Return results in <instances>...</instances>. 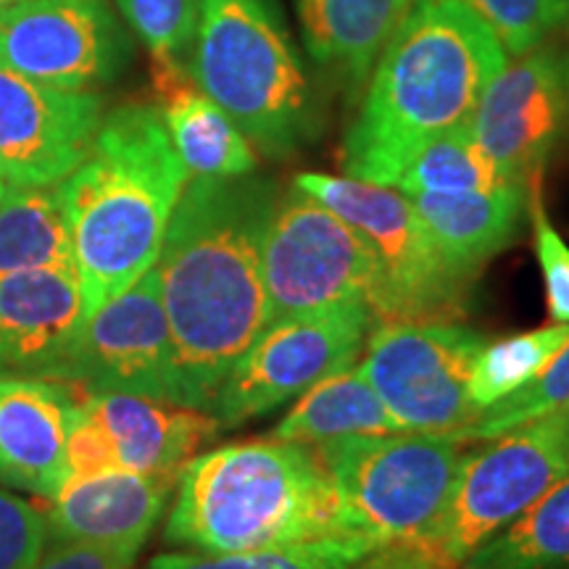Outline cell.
I'll list each match as a JSON object with an SVG mask.
<instances>
[{"mask_svg": "<svg viewBox=\"0 0 569 569\" xmlns=\"http://www.w3.org/2000/svg\"><path fill=\"white\" fill-rule=\"evenodd\" d=\"M293 184L336 211L372 246L380 267V290L372 303L377 325L457 322L467 315L472 282L443 259L409 196L346 174L303 172Z\"/></svg>", "mask_w": 569, "mask_h": 569, "instance_id": "cell-7", "label": "cell"}, {"mask_svg": "<svg viewBox=\"0 0 569 569\" xmlns=\"http://www.w3.org/2000/svg\"><path fill=\"white\" fill-rule=\"evenodd\" d=\"M188 180L156 106L127 103L101 119L88 156L56 184L88 317L151 272Z\"/></svg>", "mask_w": 569, "mask_h": 569, "instance_id": "cell-3", "label": "cell"}, {"mask_svg": "<svg viewBox=\"0 0 569 569\" xmlns=\"http://www.w3.org/2000/svg\"><path fill=\"white\" fill-rule=\"evenodd\" d=\"M24 269H77L56 184L0 190V277Z\"/></svg>", "mask_w": 569, "mask_h": 569, "instance_id": "cell-25", "label": "cell"}, {"mask_svg": "<svg viewBox=\"0 0 569 569\" xmlns=\"http://www.w3.org/2000/svg\"><path fill=\"white\" fill-rule=\"evenodd\" d=\"M457 569H569V475Z\"/></svg>", "mask_w": 569, "mask_h": 569, "instance_id": "cell-26", "label": "cell"}, {"mask_svg": "<svg viewBox=\"0 0 569 569\" xmlns=\"http://www.w3.org/2000/svg\"><path fill=\"white\" fill-rule=\"evenodd\" d=\"M509 56L461 0H415L361 92L340 163L393 188L427 142L469 122Z\"/></svg>", "mask_w": 569, "mask_h": 569, "instance_id": "cell-2", "label": "cell"}, {"mask_svg": "<svg viewBox=\"0 0 569 569\" xmlns=\"http://www.w3.org/2000/svg\"><path fill=\"white\" fill-rule=\"evenodd\" d=\"M346 536L425 543L451 501L469 448L459 432L343 436L317 443Z\"/></svg>", "mask_w": 569, "mask_h": 569, "instance_id": "cell-6", "label": "cell"}, {"mask_svg": "<svg viewBox=\"0 0 569 569\" xmlns=\"http://www.w3.org/2000/svg\"><path fill=\"white\" fill-rule=\"evenodd\" d=\"M161 117L180 161L193 177H243L256 169L253 146L193 82L180 61L153 59Z\"/></svg>", "mask_w": 569, "mask_h": 569, "instance_id": "cell-22", "label": "cell"}, {"mask_svg": "<svg viewBox=\"0 0 569 569\" xmlns=\"http://www.w3.org/2000/svg\"><path fill=\"white\" fill-rule=\"evenodd\" d=\"M101 119L98 92L48 88L0 67V184L48 188L67 180Z\"/></svg>", "mask_w": 569, "mask_h": 569, "instance_id": "cell-15", "label": "cell"}, {"mask_svg": "<svg viewBox=\"0 0 569 569\" xmlns=\"http://www.w3.org/2000/svg\"><path fill=\"white\" fill-rule=\"evenodd\" d=\"M346 536L330 475L309 443L253 438L180 469L163 540L203 553L280 549Z\"/></svg>", "mask_w": 569, "mask_h": 569, "instance_id": "cell-4", "label": "cell"}, {"mask_svg": "<svg viewBox=\"0 0 569 569\" xmlns=\"http://www.w3.org/2000/svg\"><path fill=\"white\" fill-rule=\"evenodd\" d=\"M530 211L536 224V251L543 272L546 303L553 322H569V246L549 222L540 198V174L530 180Z\"/></svg>", "mask_w": 569, "mask_h": 569, "instance_id": "cell-33", "label": "cell"}, {"mask_svg": "<svg viewBox=\"0 0 569 569\" xmlns=\"http://www.w3.org/2000/svg\"><path fill=\"white\" fill-rule=\"evenodd\" d=\"M19 3H27V0H0V11L13 9V6H19Z\"/></svg>", "mask_w": 569, "mask_h": 569, "instance_id": "cell-36", "label": "cell"}, {"mask_svg": "<svg viewBox=\"0 0 569 569\" xmlns=\"http://www.w3.org/2000/svg\"><path fill=\"white\" fill-rule=\"evenodd\" d=\"M132 48L106 0H27L0 11V67L48 88L92 92Z\"/></svg>", "mask_w": 569, "mask_h": 569, "instance_id": "cell-13", "label": "cell"}, {"mask_svg": "<svg viewBox=\"0 0 569 569\" xmlns=\"http://www.w3.org/2000/svg\"><path fill=\"white\" fill-rule=\"evenodd\" d=\"M140 551L106 549V546H53L51 553L30 569H132Z\"/></svg>", "mask_w": 569, "mask_h": 569, "instance_id": "cell-35", "label": "cell"}, {"mask_svg": "<svg viewBox=\"0 0 569 569\" xmlns=\"http://www.w3.org/2000/svg\"><path fill=\"white\" fill-rule=\"evenodd\" d=\"M469 127L509 180L530 182L569 130V63L553 48L503 63L482 92Z\"/></svg>", "mask_w": 569, "mask_h": 569, "instance_id": "cell-14", "label": "cell"}, {"mask_svg": "<svg viewBox=\"0 0 569 569\" xmlns=\"http://www.w3.org/2000/svg\"><path fill=\"white\" fill-rule=\"evenodd\" d=\"M180 472H113L71 478L51 498L48 543L140 551L163 515Z\"/></svg>", "mask_w": 569, "mask_h": 569, "instance_id": "cell-17", "label": "cell"}, {"mask_svg": "<svg viewBox=\"0 0 569 569\" xmlns=\"http://www.w3.org/2000/svg\"><path fill=\"white\" fill-rule=\"evenodd\" d=\"M509 182L515 180H509L496 167V161L482 151L478 138L472 134V127L465 122L427 142L403 169L393 188L401 190L403 196H457L490 193V190L503 188Z\"/></svg>", "mask_w": 569, "mask_h": 569, "instance_id": "cell-27", "label": "cell"}, {"mask_svg": "<svg viewBox=\"0 0 569 569\" xmlns=\"http://www.w3.org/2000/svg\"><path fill=\"white\" fill-rule=\"evenodd\" d=\"M565 409H569V343L530 382L496 401L493 407L482 409L480 417L459 436L467 443H478Z\"/></svg>", "mask_w": 569, "mask_h": 569, "instance_id": "cell-29", "label": "cell"}, {"mask_svg": "<svg viewBox=\"0 0 569 569\" xmlns=\"http://www.w3.org/2000/svg\"><path fill=\"white\" fill-rule=\"evenodd\" d=\"M567 24H569V19H567ZM567 63H569V59H567Z\"/></svg>", "mask_w": 569, "mask_h": 569, "instance_id": "cell-37", "label": "cell"}, {"mask_svg": "<svg viewBox=\"0 0 569 569\" xmlns=\"http://www.w3.org/2000/svg\"><path fill=\"white\" fill-rule=\"evenodd\" d=\"M127 24L151 48L153 59L180 61L198 30L201 0H117Z\"/></svg>", "mask_w": 569, "mask_h": 569, "instance_id": "cell-31", "label": "cell"}, {"mask_svg": "<svg viewBox=\"0 0 569 569\" xmlns=\"http://www.w3.org/2000/svg\"><path fill=\"white\" fill-rule=\"evenodd\" d=\"M48 546L46 517L34 503L0 490V569H30Z\"/></svg>", "mask_w": 569, "mask_h": 569, "instance_id": "cell-32", "label": "cell"}, {"mask_svg": "<svg viewBox=\"0 0 569 569\" xmlns=\"http://www.w3.org/2000/svg\"><path fill=\"white\" fill-rule=\"evenodd\" d=\"M88 311L77 269L0 277V377L51 380Z\"/></svg>", "mask_w": 569, "mask_h": 569, "instance_id": "cell-16", "label": "cell"}, {"mask_svg": "<svg viewBox=\"0 0 569 569\" xmlns=\"http://www.w3.org/2000/svg\"><path fill=\"white\" fill-rule=\"evenodd\" d=\"M67 467L71 478H92V475L113 472L119 467L117 448L106 427L84 407V398L77 403L69 419L67 438Z\"/></svg>", "mask_w": 569, "mask_h": 569, "instance_id": "cell-34", "label": "cell"}, {"mask_svg": "<svg viewBox=\"0 0 569 569\" xmlns=\"http://www.w3.org/2000/svg\"><path fill=\"white\" fill-rule=\"evenodd\" d=\"M486 343L459 322H386L367 338L359 369L401 432H461L480 417L469 377Z\"/></svg>", "mask_w": 569, "mask_h": 569, "instance_id": "cell-10", "label": "cell"}, {"mask_svg": "<svg viewBox=\"0 0 569 569\" xmlns=\"http://www.w3.org/2000/svg\"><path fill=\"white\" fill-rule=\"evenodd\" d=\"M264 284L269 325L353 301L372 311L380 267L365 234L293 184L269 219Z\"/></svg>", "mask_w": 569, "mask_h": 569, "instance_id": "cell-9", "label": "cell"}, {"mask_svg": "<svg viewBox=\"0 0 569 569\" xmlns=\"http://www.w3.org/2000/svg\"><path fill=\"white\" fill-rule=\"evenodd\" d=\"M528 193L530 184L509 182L490 193L409 198L453 272L475 282L480 269L517 240Z\"/></svg>", "mask_w": 569, "mask_h": 569, "instance_id": "cell-21", "label": "cell"}, {"mask_svg": "<svg viewBox=\"0 0 569 569\" xmlns=\"http://www.w3.org/2000/svg\"><path fill=\"white\" fill-rule=\"evenodd\" d=\"M401 427L369 386L359 365L317 382L269 436L296 443H325L343 436H393Z\"/></svg>", "mask_w": 569, "mask_h": 569, "instance_id": "cell-24", "label": "cell"}, {"mask_svg": "<svg viewBox=\"0 0 569 569\" xmlns=\"http://www.w3.org/2000/svg\"><path fill=\"white\" fill-rule=\"evenodd\" d=\"M0 190H3V184H0Z\"/></svg>", "mask_w": 569, "mask_h": 569, "instance_id": "cell-38", "label": "cell"}, {"mask_svg": "<svg viewBox=\"0 0 569 569\" xmlns=\"http://www.w3.org/2000/svg\"><path fill=\"white\" fill-rule=\"evenodd\" d=\"M142 569H443L425 543H375L332 536L240 553H161Z\"/></svg>", "mask_w": 569, "mask_h": 569, "instance_id": "cell-23", "label": "cell"}, {"mask_svg": "<svg viewBox=\"0 0 569 569\" xmlns=\"http://www.w3.org/2000/svg\"><path fill=\"white\" fill-rule=\"evenodd\" d=\"M280 188L267 177H193L156 259L190 409L209 411L234 361L269 327L264 240Z\"/></svg>", "mask_w": 569, "mask_h": 569, "instance_id": "cell-1", "label": "cell"}, {"mask_svg": "<svg viewBox=\"0 0 569 569\" xmlns=\"http://www.w3.org/2000/svg\"><path fill=\"white\" fill-rule=\"evenodd\" d=\"M188 74L269 159L296 156L322 127L277 0H201Z\"/></svg>", "mask_w": 569, "mask_h": 569, "instance_id": "cell-5", "label": "cell"}, {"mask_svg": "<svg viewBox=\"0 0 569 569\" xmlns=\"http://www.w3.org/2000/svg\"><path fill=\"white\" fill-rule=\"evenodd\" d=\"M51 380L84 396L127 393L188 407L156 269L84 319Z\"/></svg>", "mask_w": 569, "mask_h": 569, "instance_id": "cell-12", "label": "cell"}, {"mask_svg": "<svg viewBox=\"0 0 569 569\" xmlns=\"http://www.w3.org/2000/svg\"><path fill=\"white\" fill-rule=\"evenodd\" d=\"M415 0H296L311 61L359 101L372 67Z\"/></svg>", "mask_w": 569, "mask_h": 569, "instance_id": "cell-20", "label": "cell"}, {"mask_svg": "<svg viewBox=\"0 0 569 569\" xmlns=\"http://www.w3.org/2000/svg\"><path fill=\"white\" fill-rule=\"evenodd\" d=\"M372 322L369 306L353 301L269 325L227 372L209 415L222 427H238L293 401L353 367Z\"/></svg>", "mask_w": 569, "mask_h": 569, "instance_id": "cell-11", "label": "cell"}, {"mask_svg": "<svg viewBox=\"0 0 569 569\" xmlns=\"http://www.w3.org/2000/svg\"><path fill=\"white\" fill-rule=\"evenodd\" d=\"M569 343V322H553L540 330L486 343L469 377L472 407L482 411L530 382L540 369Z\"/></svg>", "mask_w": 569, "mask_h": 569, "instance_id": "cell-28", "label": "cell"}, {"mask_svg": "<svg viewBox=\"0 0 569 569\" xmlns=\"http://www.w3.org/2000/svg\"><path fill=\"white\" fill-rule=\"evenodd\" d=\"M82 398L56 380L0 377V482L48 501L67 486L69 419Z\"/></svg>", "mask_w": 569, "mask_h": 569, "instance_id": "cell-18", "label": "cell"}, {"mask_svg": "<svg viewBox=\"0 0 569 569\" xmlns=\"http://www.w3.org/2000/svg\"><path fill=\"white\" fill-rule=\"evenodd\" d=\"M84 407L106 427L119 467L130 472H180L196 448L222 430L209 411L127 393L84 396Z\"/></svg>", "mask_w": 569, "mask_h": 569, "instance_id": "cell-19", "label": "cell"}, {"mask_svg": "<svg viewBox=\"0 0 569 569\" xmlns=\"http://www.w3.org/2000/svg\"><path fill=\"white\" fill-rule=\"evenodd\" d=\"M567 475L569 409L490 438L480 451L469 448L451 501L425 546L440 567L457 569Z\"/></svg>", "mask_w": 569, "mask_h": 569, "instance_id": "cell-8", "label": "cell"}, {"mask_svg": "<svg viewBox=\"0 0 569 569\" xmlns=\"http://www.w3.org/2000/svg\"><path fill=\"white\" fill-rule=\"evenodd\" d=\"M511 59L536 51L569 19V0H461Z\"/></svg>", "mask_w": 569, "mask_h": 569, "instance_id": "cell-30", "label": "cell"}]
</instances>
